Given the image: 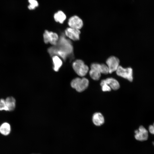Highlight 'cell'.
<instances>
[{
    "instance_id": "e0dca14e",
    "label": "cell",
    "mask_w": 154,
    "mask_h": 154,
    "mask_svg": "<svg viewBox=\"0 0 154 154\" xmlns=\"http://www.w3.org/2000/svg\"><path fill=\"white\" fill-rule=\"evenodd\" d=\"M100 85L102 87V90L103 92L110 91L111 90V89L110 87L102 81Z\"/></svg>"
},
{
    "instance_id": "d6986e66",
    "label": "cell",
    "mask_w": 154,
    "mask_h": 154,
    "mask_svg": "<svg viewBox=\"0 0 154 154\" xmlns=\"http://www.w3.org/2000/svg\"><path fill=\"white\" fill-rule=\"evenodd\" d=\"M148 129L151 133L154 135V123L153 125H150L149 126Z\"/></svg>"
},
{
    "instance_id": "9a60e30c",
    "label": "cell",
    "mask_w": 154,
    "mask_h": 154,
    "mask_svg": "<svg viewBox=\"0 0 154 154\" xmlns=\"http://www.w3.org/2000/svg\"><path fill=\"white\" fill-rule=\"evenodd\" d=\"M11 131V126L7 122L3 123L0 126V133L3 135H8L10 133Z\"/></svg>"
},
{
    "instance_id": "3957f363",
    "label": "cell",
    "mask_w": 154,
    "mask_h": 154,
    "mask_svg": "<svg viewBox=\"0 0 154 154\" xmlns=\"http://www.w3.org/2000/svg\"><path fill=\"white\" fill-rule=\"evenodd\" d=\"M116 72L118 76L126 79L130 82L133 81V71L131 67L125 68L119 65Z\"/></svg>"
},
{
    "instance_id": "8992f818",
    "label": "cell",
    "mask_w": 154,
    "mask_h": 154,
    "mask_svg": "<svg viewBox=\"0 0 154 154\" xmlns=\"http://www.w3.org/2000/svg\"><path fill=\"white\" fill-rule=\"evenodd\" d=\"M43 38L45 43H50L54 45H56L58 39V36L56 33L46 30L43 34Z\"/></svg>"
},
{
    "instance_id": "4fadbf2b",
    "label": "cell",
    "mask_w": 154,
    "mask_h": 154,
    "mask_svg": "<svg viewBox=\"0 0 154 154\" xmlns=\"http://www.w3.org/2000/svg\"><path fill=\"white\" fill-rule=\"evenodd\" d=\"M52 60L53 64V69L55 71L57 72L62 65V61L57 55L53 56Z\"/></svg>"
},
{
    "instance_id": "30bf717a",
    "label": "cell",
    "mask_w": 154,
    "mask_h": 154,
    "mask_svg": "<svg viewBox=\"0 0 154 154\" xmlns=\"http://www.w3.org/2000/svg\"><path fill=\"white\" fill-rule=\"evenodd\" d=\"M102 81L107 84L111 89L113 90H116L120 87V85L118 81L113 78H109Z\"/></svg>"
},
{
    "instance_id": "52a82bcc",
    "label": "cell",
    "mask_w": 154,
    "mask_h": 154,
    "mask_svg": "<svg viewBox=\"0 0 154 154\" xmlns=\"http://www.w3.org/2000/svg\"><path fill=\"white\" fill-rule=\"evenodd\" d=\"M135 139L140 141L147 140L148 137V131L142 125L140 126L138 129L135 131Z\"/></svg>"
},
{
    "instance_id": "2e32d148",
    "label": "cell",
    "mask_w": 154,
    "mask_h": 154,
    "mask_svg": "<svg viewBox=\"0 0 154 154\" xmlns=\"http://www.w3.org/2000/svg\"><path fill=\"white\" fill-rule=\"evenodd\" d=\"M28 1L29 4L28 7L30 10H33L38 5V3L37 0H28Z\"/></svg>"
},
{
    "instance_id": "6da1fadb",
    "label": "cell",
    "mask_w": 154,
    "mask_h": 154,
    "mask_svg": "<svg viewBox=\"0 0 154 154\" xmlns=\"http://www.w3.org/2000/svg\"><path fill=\"white\" fill-rule=\"evenodd\" d=\"M72 65L75 72L80 76H85L89 71L88 66L81 60H76L73 62Z\"/></svg>"
},
{
    "instance_id": "7c38bea8",
    "label": "cell",
    "mask_w": 154,
    "mask_h": 154,
    "mask_svg": "<svg viewBox=\"0 0 154 154\" xmlns=\"http://www.w3.org/2000/svg\"><path fill=\"white\" fill-rule=\"evenodd\" d=\"M7 111H13L16 107V101L15 99L12 96L7 97L5 100Z\"/></svg>"
},
{
    "instance_id": "7a4b0ae2",
    "label": "cell",
    "mask_w": 154,
    "mask_h": 154,
    "mask_svg": "<svg viewBox=\"0 0 154 154\" xmlns=\"http://www.w3.org/2000/svg\"><path fill=\"white\" fill-rule=\"evenodd\" d=\"M89 84V81L87 78L84 77L77 78L72 80L71 85L72 87L77 92H81L88 88Z\"/></svg>"
},
{
    "instance_id": "ba28073f",
    "label": "cell",
    "mask_w": 154,
    "mask_h": 154,
    "mask_svg": "<svg viewBox=\"0 0 154 154\" xmlns=\"http://www.w3.org/2000/svg\"><path fill=\"white\" fill-rule=\"evenodd\" d=\"M68 24L70 27L79 30L81 29L83 25L82 19L76 15L70 17L68 20Z\"/></svg>"
},
{
    "instance_id": "5b68a950",
    "label": "cell",
    "mask_w": 154,
    "mask_h": 154,
    "mask_svg": "<svg viewBox=\"0 0 154 154\" xmlns=\"http://www.w3.org/2000/svg\"><path fill=\"white\" fill-rule=\"evenodd\" d=\"M101 70L100 64L97 63H92L90 65V70L89 71L90 77L94 80H99L101 76Z\"/></svg>"
},
{
    "instance_id": "5bb4252c",
    "label": "cell",
    "mask_w": 154,
    "mask_h": 154,
    "mask_svg": "<svg viewBox=\"0 0 154 154\" xmlns=\"http://www.w3.org/2000/svg\"><path fill=\"white\" fill-rule=\"evenodd\" d=\"M54 17L56 22L62 24L65 20L66 16L63 11H59L55 13Z\"/></svg>"
},
{
    "instance_id": "ffe728a7",
    "label": "cell",
    "mask_w": 154,
    "mask_h": 154,
    "mask_svg": "<svg viewBox=\"0 0 154 154\" xmlns=\"http://www.w3.org/2000/svg\"><path fill=\"white\" fill-rule=\"evenodd\" d=\"M153 145H154V142H153Z\"/></svg>"
},
{
    "instance_id": "9c48e42d",
    "label": "cell",
    "mask_w": 154,
    "mask_h": 154,
    "mask_svg": "<svg viewBox=\"0 0 154 154\" xmlns=\"http://www.w3.org/2000/svg\"><path fill=\"white\" fill-rule=\"evenodd\" d=\"M65 33L66 36L71 40L74 41L79 40L80 31L79 29L70 27L65 30Z\"/></svg>"
},
{
    "instance_id": "ac0fdd59",
    "label": "cell",
    "mask_w": 154,
    "mask_h": 154,
    "mask_svg": "<svg viewBox=\"0 0 154 154\" xmlns=\"http://www.w3.org/2000/svg\"><path fill=\"white\" fill-rule=\"evenodd\" d=\"M7 111L5 100L3 99H0V111Z\"/></svg>"
},
{
    "instance_id": "277c9868",
    "label": "cell",
    "mask_w": 154,
    "mask_h": 154,
    "mask_svg": "<svg viewBox=\"0 0 154 154\" xmlns=\"http://www.w3.org/2000/svg\"><path fill=\"white\" fill-rule=\"evenodd\" d=\"M120 61L119 58L114 56H111L106 61L109 71V73L111 74L116 71L119 65Z\"/></svg>"
},
{
    "instance_id": "8fae6325",
    "label": "cell",
    "mask_w": 154,
    "mask_h": 154,
    "mask_svg": "<svg viewBox=\"0 0 154 154\" xmlns=\"http://www.w3.org/2000/svg\"><path fill=\"white\" fill-rule=\"evenodd\" d=\"M93 123L96 126H100L104 122V117L102 114L100 112H96L94 114L92 117Z\"/></svg>"
}]
</instances>
